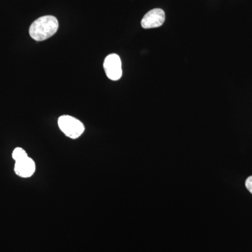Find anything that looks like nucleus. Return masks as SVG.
Instances as JSON below:
<instances>
[{
	"mask_svg": "<svg viewBox=\"0 0 252 252\" xmlns=\"http://www.w3.org/2000/svg\"><path fill=\"white\" fill-rule=\"evenodd\" d=\"M35 163L31 158L28 157L20 161L16 162L14 171L16 175L23 178L31 177L35 172Z\"/></svg>",
	"mask_w": 252,
	"mask_h": 252,
	"instance_id": "39448f33",
	"label": "nucleus"
},
{
	"mask_svg": "<svg viewBox=\"0 0 252 252\" xmlns=\"http://www.w3.org/2000/svg\"><path fill=\"white\" fill-rule=\"evenodd\" d=\"M165 20V11L161 9H154L144 15L141 26L144 29L158 28L163 24Z\"/></svg>",
	"mask_w": 252,
	"mask_h": 252,
	"instance_id": "20e7f679",
	"label": "nucleus"
},
{
	"mask_svg": "<svg viewBox=\"0 0 252 252\" xmlns=\"http://www.w3.org/2000/svg\"><path fill=\"white\" fill-rule=\"evenodd\" d=\"M245 187L248 189L249 191L252 194V176L249 177L245 182Z\"/></svg>",
	"mask_w": 252,
	"mask_h": 252,
	"instance_id": "0eeeda50",
	"label": "nucleus"
},
{
	"mask_svg": "<svg viewBox=\"0 0 252 252\" xmlns=\"http://www.w3.org/2000/svg\"><path fill=\"white\" fill-rule=\"evenodd\" d=\"M59 26V21L55 16H42L32 23L29 30L30 35L35 41L46 40L56 34Z\"/></svg>",
	"mask_w": 252,
	"mask_h": 252,
	"instance_id": "f257e3e1",
	"label": "nucleus"
},
{
	"mask_svg": "<svg viewBox=\"0 0 252 252\" xmlns=\"http://www.w3.org/2000/svg\"><path fill=\"white\" fill-rule=\"evenodd\" d=\"M106 75L112 81H117L122 76V61L117 54H112L106 57L104 61Z\"/></svg>",
	"mask_w": 252,
	"mask_h": 252,
	"instance_id": "7ed1b4c3",
	"label": "nucleus"
},
{
	"mask_svg": "<svg viewBox=\"0 0 252 252\" xmlns=\"http://www.w3.org/2000/svg\"><path fill=\"white\" fill-rule=\"evenodd\" d=\"M12 157L15 161L17 162L22 160L28 157L24 149L18 147V148L15 149L14 152H13Z\"/></svg>",
	"mask_w": 252,
	"mask_h": 252,
	"instance_id": "423d86ee",
	"label": "nucleus"
},
{
	"mask_svg": "<svg viewBox=\"0 0 252 252\" xmlns=\"http://www.w3.org/2000/svg\"><path fill=\"white\" fill-rule=\"evenodd\" d=\"M59 126L61 131L71 139H77L85 130L84 124L76 118L64 115L59 119Z\"/></svg>",
	"mask_w": 252,
	"mask_h": 252,
	"instance_id": "f03ea898",
	"label": "nucleus"
}]
</instances>
